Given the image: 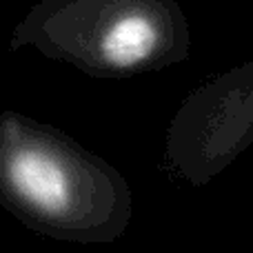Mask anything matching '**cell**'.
I'll return each mask as SVG.
<instances>
[{
  "mask_svg": "<svg viewBox=\"0 0 253 253\" xmlns=\"http://www.w3.org/2000/svg\"><path fill=\"white\" fill-rule=\"evenodd\" d=\"M0 207L44 238L114 242L131 222V189L118 169L51 125L0 114Z\"/></svg>",
  "mask_w": 253,
  "mask_h": 253,
  "instance_id": "obj_1",
  "label": "cell"
},
{
  "mask_svg": "<svg viewBox=\"0 0 253 253\" xmlns=\"http://www.w3.org/2000/svg\"><path fill=\"white\" fill-rule=\"evenodd\" d=\"M36 47L93 78H129L189 58L178 0H40L13 29L11 49Z\"/></svg>",
  "mask_w": 253,
  "mask_h": 253,
  "instance_id": "obj_2",
  "label": "cell"
},
{
  "mask_svg": "<svg viewBox=\"0 0 253 253\" xmlns=\"http://www.w3.org/2000/svg\"><path fill=\"white\" fill-rule=\"evenodd\" d=\"M253 144V60L193 89L171 118L165 169L205 187Z\"/></svg>",
  "mask_w": 253,
  "mask_h": 253,
  "instance_id": "obj_3",
  "label": "cell"
}]
</instances>
